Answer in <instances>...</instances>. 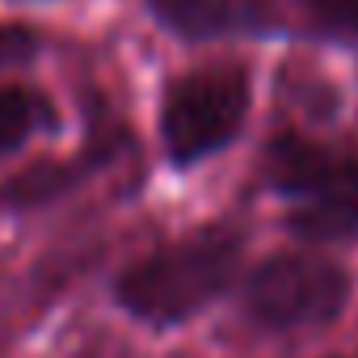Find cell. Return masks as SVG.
<instances>
[{
	"label": "cell",
	"instance_id": "cell-5",
	"mask_svg": "<svg viewBox=\"0 0 358 358\" xmlns=\"http://www.w3.org/2000/svg\"><path fill=\"white\" fill-rule=\"evenodd\" d=\"M127 148H131V131L101 101H93L89 122H85V143L72 156L34 160L30 169L13 173L9 182H0V211H38V207H51V203L68 199L93 173L110 169L118 160V152H127Z\"/></svg>",
	"mask_w": 358,
	"mask_h": 358
},
{
	"label": "cell",
	"instance_id": "cell-2",
	"mask_svg": "<svg viewBox=\"0 0 358 358\" xmlns=\"http://www.w3.org/2000/svg\"><path fill=\"white\" fill-rule=\"evenodd\" d=\"M262 186L287 203V232L303 245H358V152L299 127L262 143Z\"/></svg>",
	"mask_w": 358,
	"mask_h": 358
},
{
	"label": "cell",
	"instance_id": "cell-1",
	"mask_svg": "<svg viewBox=\"0 0 358 358\" xmlns=\"http://www.w3.org/2000/svg\"><path fill=\"white\" fill-rule=\"evenodd\" d=\"M249 236L236 220H211L127 262L110 287L118 312L169 333L211 312L245 274Z\"/></svg>",
	"mask_w": 358,
	"mask_h": 358
},
{
	"label": "cell",
	"instance_id": "cell-9",
	"mask_svg": "<svg viewBox=\"0 0 358 358\" xmlns=\"http://www.w3.org/2000/svg\"><path fill=\"white\" fill-rule=\"evenodd\" d=\"M43 30L26 22H0V72L5 68H30L43 55Z\"/></svg>",
	"mask_w": 358,
	"mask_h": 358
},
{
	"label": "cell",
	"instance_id": "cell-6",
	"mask_svg": "<svg viewBox=\"0 0 358 358\" xmlns=\"http://www.w3.org/2000/svg\"><path fill=\"white\" fill-rule=\"evenodd\" d=\"M143 9L182 43L274 38L287 30L278 0H143Z\"/></svg>",
	"mask_w": 358,
	"mask_h": 358
},
{
	"label": "cell",
	"instance_id": "cell-8",
	"mask_svg": "<svg viewBox=\"0 0 358 358\" xmlns=\"http://www.w3.org/2000/svg\"><path fill=\"white\" fill-rule=\"evenodd\" d=\"M295 5L312 38L358 47V0H295Z\"/></svg>",
	"mask_w": 358,
	"mask_h": 358
},
{
	"label": "cell",
	"instance_id": "cell-10",
	"mask_svg": "<svg viewBox=\"0 0 358 358\" xmlns=\"http://www.w3.org/2000/svg\"><path fill=\"white\" fill-rule=\"evenodd\" d=\"M324 358H345V354H324Z\"/></svg>",
	"mask_w": 358,
	"mask_h": 358
},
{
	"label": "cell",
	"instance_id": "cell-3",
	"mask_svg": "<svg viewBox=\"0 0 358 358\" xmlns=\"http://www.w3.org/2000/svg\"><path fill=\"white\" fill-rule=\"evenodd\" d=\"M249 110H253V80L249 68L236 59H215L169 76L156 114L164 160L177 173H194L199 164L228 152L245 135Z\"/></svg>",
	"mask_w": 358,
	"mask_h": 358
},
{
	"label": "cell",
	"instance_id": "cell-7",
	"mask_svg": "<svg viewBox=\"0 0 358 358\" xmlns=\"http://www.w3.org/2000/svg\"><path fill=\"white\" fill-rule=\"evenodd\" d=\"M59 127V110L55 101L22 80H5L0 85V160L17 156L30 139L47 135Z\"/></svg>",
	"mask_w": 358,
	"mask_h": 358
},
{
	"label": "cell",
	"instance_id": "cell-4",
	"mask_svg": "<svg viewBox=\"0 0 358 358\" xmlns=\"http://www.w3.org/2000/svg\"><path fill=\"white\" fill-rule=\"evenodd\" d=\"M350 303L341 262L303 249H278L241 278V316L257 333H308L333 324Z\"/></svg>",
	"mask_w": 358,
	"mask_h": 358
}]
</instances>
